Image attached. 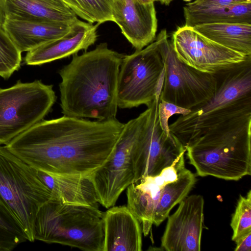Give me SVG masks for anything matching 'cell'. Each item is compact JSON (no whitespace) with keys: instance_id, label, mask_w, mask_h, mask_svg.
Instances as JSON below:
<instances>
[{"instance_id":"2","label":"cell","mask_w":251,"mask_h":251,"mask_svg":"<svg viewBox=\"0 0 251 251\" xmlns=\"http://www.w3.org/2000/svg\"><path fill=\"white\" fill-rule=\"evenodd\" d=\"M124 55L109 49L106 43L74 54L58 72L63 115L99 121L116 119L118 79Z\"/></svg>"},{"instance_id":"9","label":"cell","mask_w":251,"mask_h":251,"mask_svg":"<svg viewBox=\"0 0 251 251\" xmlns=\"http://www.w3.org/2000/svg\"><path fill=\"white\" fill-rule=\"evenodd\" d=\"M156 39L164 65L159 99L190 110L209 100L216 89L215 75L201 72L179 61L166 29Z\"/></svg>"},{"instance_id":"12","label":"cell","mask_w":251,"mask_h":251,"mask_svg":"<svg viewBox=\"0 0 251 251\" xmlns=\"http://www.w3.org/2000/svg\"><path fill=\"white\" fill-rule=\"evenodd\" d=\"M171 43L179 61L211 74L232 67L251 57L212 41L186 25L178 27L174 32Z\"/></svg>"},{"instance_id":"5","label":"cell","mask_w":251,"mask_h":251,"mask_svg":"<svg viewBox=\"0 0 251 251\" xmlns=\"http://www.w3.org/2000/svg\"><path fill=\"white\" fill-rule=\"evenodd\" d=\"M103 217L99 207L50 200L37 214L35 240L85 251H103Z\"/></svg>"},{"instance_id":"16","label":"cell","mask_w":251,"mask_h":251,"mask_svg":"<svg viewBox=\"0 0 251 251\" xmlns=\"http://www.w3.org/2000/svg\"><path fill=\"white\" fill-rule=\"evenodd\" d=\"M100 25L79 20L75 29L64 37L46 42L27 51L24 58L27 65H41L86 50L97 40Z\"/></svg>"},{"instance_id":"7","label":"cell","mask_w":251,"mask_h":251,"mask_svg":"<svg viewBox=\"0 0 251 251\" xmlns=\"http://www.w3.org/2000/svg\"><path fill=\"white\" fill-rule=\"evenodd\" d=\"M56 100L53 85L40 80H19L10 87L0 88V145H6L43 120Z\"/></svg>"},{"instance_id":"27","label":"cell","mask_w":251,"mask_h":251,"mask_svg":"<svg viewBox=\"0 0 251 251\" xmlns=\"http://www.w3.org/2000/svg\"><path fill=\"white\" fill-rule=\"evenodd\" d=\"M190 112V109L159 99L158 104V118L161 129L167 135H171L168 123L170 118L175 114L186 115Z\"/></svg>"},{"instance_id":"21","label":"cell","mask_w":251,"mask_h":251,"mask_svg":"<svg viewBox=\"0 0 251 251\" xmlns=\"http://www.w3.org/2000/svg\"><path fill=\"white\" fill-rule=\"evenodd\" d=\"M183 15L186 25L240 23L251 24V2L220 7H191L185 5Z\"/></svg>"},{"instance_id":"23","label":"cell","mask_w":251,"mask_h":251,"mask_svg":"<svg viewBox=\"0 0 251 251\" xmlns=\"http://www.w3.org/2000/svg\"><path fill=\"white\" fill-rule=\"evenodd\" d=\"M73 12L88 23L99 25L113 22V0H61Z\"/></svg>"},{"instance_id":"25","label":"cell","mask_w":251,"mask_h":251,"mask_svg":"<svg viewBox=\"0 0 251 251\" xmlns=\"http://www.w3.org/2000/svg\"><path fill=\"white\" fill-rule=\"evenodd\" d=\"M22 52L0 25V76L9 78L21 67Z\"/></svg>"},{"instance_id":"32","label":"cell","mask_w":251,"mask_h":251,"mask_svg":"<svg viewBox=\"0 0 251 251\" xmlns=\"http://www.w3.org/2000/svg\"><path fill=\"white\" fill-rule=\"evenodd\" d=\"M3 21H4L3 17L0 11V25L2 26Z\"/></svg>"},{"instance_id":"18","label":"cell","mask_w":251,"mask_h":251,"mask_svg":"<svg viewBox=\"0 0 251 251\" xmlns=\"http://www.w3.org/2000/svg\"><path fill=\"white\" fill-rule=\"evenodd\" d=\"M73 24L50 21L5 19L2 27L21 52L28 51L49 41L66 36L75 28Z\"/></svg>"},{"instance_id":"33","label":"cell","mask_w":251,"mask_h":251,"mask_svg":"<svg viewBox=\"0 0 251 251\" xmlns=\"http://www.w3.org/2000/svg\"><path fill=\"white\" fill-rule=\"evenodd\" d=\"M184 0V1H188V2L189 1V2H190V1H191V0Z\"/></svg>"},{"instance_id":"31","label":"cell","mask_w":251,"mask_h":251,"mask_svg":"<svg viewBox=\"0 0 251 251\" xmlns=\"http://www.w3.org/2000/svg\"><path fill=\"white\" fill-rule=\"evenodd\" d=\"M142 3H149L151 2H154L155 1H159L160 0H138Z\"/></svg>"},{"instance_id":"13","label":"cell","mask_w":251,"mask_h":251,"mask_svg":"<svg viewBox=\"0 0 251 251\" xmlns=\"http://www.w3.org/2000/svg\"><path fill=\"white\" fill-rule=\"evenodd\" d=\"M177 210L168 216L161 238L167 251H200L204 219V199L200 195L186 197Z\"/></svg>"},{"instance_id":"29","label":"cell","mask_w":251,"mask_h":251,"mask_svg":"<svg viewBox=\"0 0 251 251\" xmlns=\"http://www.w3.org/2000/svg\"><path fill=\"white\" fill-rule=\"evenodd\" d=\"M235 251H250L251 250V231L238 238L235 241Z\"/></svg>"},{"instance_id":"4","label":"cell","mask_w":251,"mask_h":251,"mask_svg":"<svg viewBox=\"0 0 251 251\" xmlns=\"http://www.w3.org/2000/svg\"><path fill=\"white\" fill-rule=\"evenodd\" d=\"M201 176L238 180L251 174V116L207 130L186 148Z\"/></svg>"},{"instance_id":"22","label":"cell","mask_w":251,"mask_h":251,"mask_svg":"<svg viewBox=\"0 0 251 251\" xmlns=\"http://www.w3.org/2000/svg\"><path fill=\"white\" fill-rule=\"evenodd\" d=\"M196 181L195 175L185 168L176 181L166 185L154 210L152 224L158 226L161 224L172 209L187 196Z\"/></svg>"},{"instance_id":"14","label":"cell","mask_w":251,"mask_h":251,"mask_svg":"<svg viewBox=\"0 0 251 251\" xmlns=\"http://www.w3.org/2000/svg\"><path fill=\"white\" fill-rule=\"evenodd\" d=\"M184 153L159 174L143 177L126 189V206L140 222L145 236L148 235L153 225V214L164 187L176 181L186 168Z\"/></svg>"},{"instance_id":"8","label":"cell","mask_w":251,"mask_h":251,"mask_svg":"<svg viewBox=\"0 0 251 251\" xmlns=\"http://www.w3.org/2000/svg\"><path fill=\"white\" fill-rule=\"evenodd\" d=\"M164 75V65L156 38L143 49L125 55L118 79V107L149 106L160 96Z\"/></svg>"},{"instance_id":"34","label":"cell","mask_w":251,"mask_h":251,"mask_svg":"<svg viewBox=\"0 0 251 251\" xmlns=\"http://www.w3.org/2000/svg\"><path fill=\"white\" fill-rule=\"evenodd\" d=\"M116 0H113V1H116Z\"/></svg>"},{"instance_id":"26","label":"cell","mask_w":251,"mask_h":251,"mask_svg":"<svg viewBox=\"0 0 251 251\" xmlns=\"http://www.w3.org/2000/svg\"><path fill=\"white\" fill-rule=\"evenodd\" d=\"M230 226L233 230L231 239L234 242L240 237L251 231V190L246 196H240L232 216Z\"/></svg>"},{"instance_id":"20","label":"cell","mask_w":251,"mask_h":251,"mask_svg":"<svg viewBox=\"0 0 251 251\" xmlns=\"http://www.w3.org/2000/svg\"><path fill=\"white\" fill-rule=\"evenodd\" d=\"M193 27L212 41L245 55L251 56V24L214 23Z\"/></svg>"},{"instance_id":"30","label":"cell","mask_w":251,"mask_h":251,"mask_svg":"<svg viewBox=\"0 0 251 251\" xmlns=\"http://www.w3.org/2000/svg\"><path fill=\"white\" fill-rule=\"evenodd\" d=\"M173 0H160L159 2L162 4H165V5L168 6Z\"/></svg>"},{"instance_id":"28","label":"cell","mask_w":251,"mask_h":251,"mask_svg":"<svg viewBox=\"0 0 251 251\" xmlns=\"http://www.w3.org/2000/svg\"><path fill=\"white\" fill-rule=\"evenodd\" d=\"M251 2V0H195L186 5L191 7H220Z\"/></svg>"},{"instance_id":"6","label":"cell","mask_w":251,"mask_h":251,"mask_svg":"<svg viewBox=\"0 0 251 251\" xmlns=\"http://www.w3.org/2000/svg\"><path fill=\"white\" fill-rule=\"evenodd\" d=\"M51 200L47 187L32 168L0 145V202L10 212L33 242L40 207Z\"/></svg>"},{"instance_id":"3","label":"cell","mask_w":251,"mask_h":251,"mask_svg":"<svg viewBox=\"0 0 251 251\" xmlns=\"http://www.w3.org/2000/svg\"><path fill=\"white\" fill-rule=\"evenodd\" d=\"M215 75L214 95L169 125L185 149L209 129L251 116V57Z\"/></svg>"},{"instance_id":"24","label":"cell","mask_w":251,"mask_h":251,"mask_svg":"<svg viewBox=\"0 0 251 251\" xmlns=\"http://www.w3.org/2000/svg\"><path fill=\"white\" fill-rule=\"evenodd\" d=\"M27 241V236L19 222L0 202V251H11Z\"/></svg>"},{"instance_id":"1","label":"cell","mask_w":251,"mask_h":251,"mask_svg":"<svg viewBox=\"0 0 251 251\" xmlns=\"http://www.w3.org/2000/svg\"><path fill=\"white\" fill-rule=\"evenodd\" d=\"M124 125L117 119L91 121L63 115L42 120L5 147L37 170L90 177L110 156Z\"/></svg>"},{"instance_id":"10","label":"cell","mask_w":251,"mask_h":251,"mask_svg":"<svg viewBox=\"0 0 251 251\" xmlns=\"http://www.w3.org/2000/svg\"><path fill=\"white\" fill-rule=\"evenodd\" d=\"M151 107L124 124L114 150L108 160L90 176L99 203L114 206L122 193L135 182L132 152L135 143L144 129Z\"/></svg>"},{"instance_id":"15","label":"cell","mask_w":251,"mask_h":251,"mask_svg":"<svg viewBox=\"0 0 251 251\" xmlns=\"http://www.w3.org/2000/svg\"><path fill=\"white\" fill-rule=\"evenodd\" d=\"M113 22L136 50H140L155 39L157 19L154 2L138 0H117L112 6Z\"/></svg>"},{"instance_id":"19","label":"cell","mask_w":251,"mask_h":251,"mask_svg":"<svg viewBox=\"0 0 251 251\" xmlns=\"http://www.w3.org/2000/svg\"><path fill=\"white\" fill-rule=\"evenodd\" d=\"M5 19L73 24L77 16L61 0H0Z\"/></svg>"},{"instance_id":"17","label":"cell","mask_w":251,"mask_h":251,"mask_svg":"<svg viewBox=\"0 0 251 251\" xmlns=\"http://www.w3.org/2000/svg\"><path fill=\"white\" fill-rule=\"evenodd\" d=\"M103 251H141V224L126 205L113 206L104 212Z\"/></svg>"},{"instance_id":"11","label":"cell","mask_w":251,"mask_h":251,"mask_svg":"<svg viewBox=\"0 0 251 251\" xmlns=\"http://www.w3.org/2000/svg\"><path fill=\"white\" fill-rule=\"evenodd\" d=\"M159 101V96H157L150 104L151 111L147 125L133 148L134 182L159 174L186 151L174 135L171 133V135H168L161 129L158 118Z\"/></svg>"}]
</instances>
